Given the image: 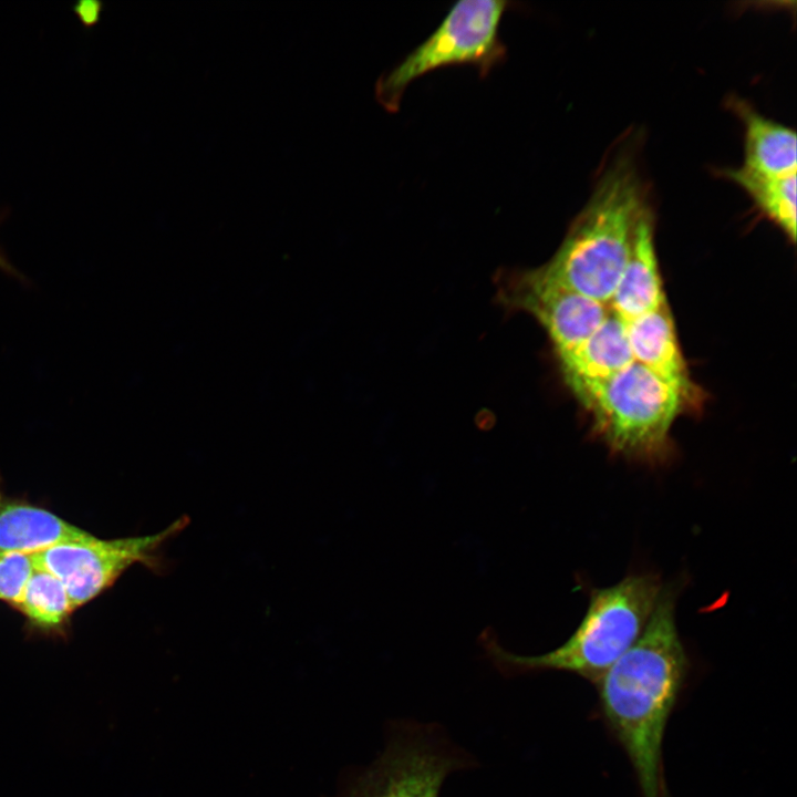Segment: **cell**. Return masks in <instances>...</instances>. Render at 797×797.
I'll list each match as a JSON object with an SVG mask.
<instances>
[{
  "instance_id": "obj_1",
  "label": "cell",
  "mask_w": 797,
  "mask_h": 797,
  "mask_svg": "<svg viewBox=\"0 0 797 797\" xmlns=\"http://www.w3.org/2000/svg\"><path fill=\"white\" fill-rule=\"evenodd\" d=\"M687 667L672 592H661L639 639L597 681L605 718L624 747L643 797H660L661 748Z\"/></svg>"
},
{
  "instance_id": "obj_2",
  "label": "cell",
  "mask_w": 797,
  "mask_h": 797,
  "mask_svg": "<svg viewBox=\"0 0 797 797\" xmlns=\"http://www.w3.org/2000/svg\"><path fill=\"white\" fill-rule=\"evenodd\" d=\"M629 144L607 161L583 208L541 267L572 290L609 306L628 260L633 229L648 206Z\"/></svg>"
},
{
  "instance_id": "obj_3",
  "label": "cell",
  "mask_w": 797,
  "mask_h": 797,
  "mask_svg": "<svg viewBox=\"0 0 797 797\" xmlns=\"http://www.w3.org/2000/svg\"><path fill=\"white\" fill-rule=\"evenodd\" d=\"M653 575H632L591 592L586 614L560 646L538 655L508 650L489 631L480 643L495 667L506 676L548 670L566 671L597 682L643 632L661 596Z\"/></svg>"
},
{
  "instance_id": "obj_4",
  "label": "cell",
  "mask_w": 797,
  "mask_h": 797,
  "mask_svg": "<svg viewBox=\"0 0 797 797\" xmlns=\"http://www.w3.org/2000/svg\"><path fill=\"white\" fill-rule=\"evenodd\" d=\"M573 395L591 414L596 434L612 453L652 464L670 454L672 425L692 403L635 361Z\"/></svg>"
},
{
  "instance_id": "obj_5",
  "label": "cell",
  "mask_w": 797,
  "mask_h": 797,
  "mask_svg": "<svg viewBox=\"0 0 797 797\" xmlns=\"http://www.w3.org/2000/svg\"><path fill=\"white\" fill-rule=\"evenodd\" d=\"M511 3L504 0H462L454 3L436 29L375 85V97L387 112H397L406 89L442 68L470 65L480 76L506 59L500 39L503 17Z\"/></svg>"
},
{
  "instance_id": "obj_6",
  "label": "cell",
  "mask_w": 797,
  "mask_h": 797,
  "mask_svg": "<svg viewBox=\"0 0 797 797\" xmlns=\"http://www.w3.org/2000/svg\"><path fill=\"white\" fill-rule=\"evenodd\" d=\"M469 758L435 727L398 725L382 754L348 780L341 797H439L445 778Z\"/></svg>"
},
{
  "instance_id": "obj_7",
  "label": "cell",
  "mask_w": 797,
  "mask_h": 797,
  "mask_svg": "<svg viewBox=\"0 0 797 797\" xmlns=\"http://www.w3.org/2000/svg\"><path fill=\"white\" fill-rule=\"evenodd\" d=\"M188 525L183 516L164 530L146 536L116 539L90 537L53 546L32 555L33 567L56 577L64 586L75 611L93 601L134 565L155 573L166 568L162 548Z\"/></svg>"
},
{
  "instance_id": "obj_8",
  "label": "cell",
  "mask_w": 797,
  "mask_h": 797,
  "mask_svg": "<svg viewBox=\"0 0 797 797\" xmlns=\"http://www.w3.org/2000/svg\"><path fill=\"white\" fill-rule=\"evenodd\" d=\"M497 296L507 309L524 311L539 322L557 356L583 342L610 312L609 306L572 290L541 266L498 275Z\"/></svg>"
},
{
  "instance_id": "obj_9",
  "label": "cell",
  "mask_w": 797,
  "mask_h": 797,
  "mask_svg": "<svg viewBox=\"0 0 797 797\" xmlns=\"http://www.w3.org/2000/svg\"><path fill=\"white\" fill-rule=\"evenodd\" d=\"M665 303L667 301L654 244V216L648 205L635 222L630 253L609 308L629 322Z\"/></svg>"
},
{
  "instance_id": "obj_10",
  "label": "cell",
  "mask_w": 797,
  "mask_h": 797,
  "mask_svg": "<svg viewBox=\"0 0 797 797\" xmlns=\"http://www.w3.org/2000/svg\"><path fill=\"white\" fill-rule=\"evenodd\" d=\"M91 535L27 498L8 495L0 485V555L32 556Z\"/></svg>"
},
{
  "instance_id": "obj_11",
  "label": "cell",
  "mask_w": 797,
  "mask_h": 797,
  "mask_svg": "<svg viewBox=\"0 0 797 797\" xmlns=\"http://www.w3.org/2000/svg\"><path fill=\"white\" fill-rule=\"evenodd\" d=\"M627 333L633 360L693 402L697 390L682 354L669 304L627 322Z\"/></svg>"
},
{
  "instance_id": "obj_12",
  "label": "cell",
  "mask_w": 797,
  "mask_h": 797,
  "mask_svg": "<svg viewBox=\"0 0 797 797\" xmlns=\"http://www.w3.org/2000/svg\"><path fill=\"white\" fill-rule=\"evenodd\" d=\"M557 358L563 380L572 393L612 377L634 361L627 322L610 310L590 337Z\"/></svg>"
},
{
  "instance_id": "obj_13",
  "label": "cell",
  "mask_w": 797,
  "mask_h": 797,
  "mask_svg": "<svg viewBox=\"0 0 797 797\" xmlns=\"http://www.w3.org/2000/svg\"><path fill=\"white\" fill-rule=\"evenodd\" d=\"M744 126V169L764 176H785L797 169L796 132L759 113L739 97L731 99Z\"/></svg>"
},
{
  "instance_id": "obj_14",
  "label": "cell",
  "mask_w": 797,
  "mask_h": 797,
  "mask_svg": "<svg viewBox=\"0 0 797 797\" xmlns=\"http://www.w3.org/2000/svg\"><path fill=\"white\" fill-rule=\"evenodd\" d=\"M12 609L23 617L29 634L53 639L69 636L75 612L62 582L35 567Z\"/></svg>"
},
{
  "instance_id": "obj_15",
  "label": "cell",
  "mask_w": 797,
  "mask_h": 797,
  "mask_svg": "<svg viewBox=\"0 0 797 797\" xmlns=\"http://www.w3.org/2000/svg\"><path fill=\"white\" fill-rule=\"evenodd\" d=\"M722 174L742 187L759 213L775 224L789 240L795 241L796 173L785 176H764L739 166L724 168Z\"/></svg>"
},
{
  "instance_id": "obj_16",
  "label": "cell",
  "mask_w": 797,
  "mask_h": 797,
  "mask_svg": "<svg viewBox=\"0 0 797 797\" xmlns=\"http://www.w3.org/2000/svg\"><path fill=\"white\" fill-rule=\"evenodd\" d=\"M33 569L31 556L14 552L1 553L0 602L12 608L20 599Z\"/></svg>"
},
{
  "instance_id": "obj_17",
  "label": "cell",
  "mask_w": 797,
  "mask_h": 797,
  "mask_svg": "<svg viewBox=\"0 0 797 797\" xmlns=\"http://www.w3.org/2000/svg\"><path fill=\"white\" fill-rule=\"evenodd\" d=\"M102 10V2L94 0L79 1L74 6V12L85 27H92L97 23Z\"/></svg>"
},
{
  "instance_id": "obj_18",
  "label": "cell",
  "mask_w": 797,
  "mask_h": 797,
  "mask_svg": "<svg viewBox=\"0 0 797 797\" xmlns=\"http://www.w3.org/2000/svg\"><path fill=\"white\" fill-rule=\"evenodd\" d=\"M2 263H3V256L0 252V267L2 266Z\"/></svg>"
}]
</instances>
